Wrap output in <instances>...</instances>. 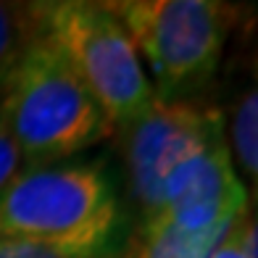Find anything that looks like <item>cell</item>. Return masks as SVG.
<instances>
[{
    "label": "cell",
    "instance_id": "9",
    "mask_svg": "<svg viewBox=\"0 0 258 258\" xmlns=\"http://www.w3.org/2000/svg\"><path fill=\"white\" fill-rule=\"evenodd\" d=\"M24 169H27V163L21 158V150H19L16 140L3 119V111H0V195L6 192V187Z\"/></svg>",
    "mask_w": 258,
    "mask_h": 258
},
{
    "label": "cell",
    "instance_id": "12",
    "mask_svg": "<svg viewBox=\"0 0 258 258\" xmlns=\"http://www.w3.org/2000/svg\"><path fill=\"white\" fill-rule=\"evenodd\" d=\"M245 253L248 258H258V190L253 201H248V219H245Z\"/></svg>",
    "mask_w": 258,
    "mask_h": 258
},
{
    "label": "cell",
    "instance_id": "8",
    "mask_svg": "<svg viewBox=\"0 0 258 258\" xmlns=\"http://www.w3.org/2000/svg\"><path fill=\"white\" fill-rule=\"evenodd\" d=\"M32 34L34 27L29 19V8H14L0 3V82L16 63Z\"/></svg>",
    "mask_w": 258,
    "mask_h": 258
},
{
    "label": "cell",
    "instance_id": "1",
    "mask_svg": "<svg viewBox=\"0 0 258 258\" xmlns=\"http://www.w3.org/2000/svg\"><path fill=\"white\" fill-rule=\"evenodd\" d=\"M119 224L116 187L100 163L27 166L0 195V237L66 258H100Z\"/></svg>",
    "mask_w": 258,
    "mask_h": 258
},
{
    "label": "cell",
    "instance_id": "6",
    "mask_svg": "<svg viewBox=\"0 0 258 258\" xmlns=\"http://www.w3.org/2000/svg\"><path fill=\"white\" fill-rule=\"evenodd\" d=\"M229 227L192 234V232L174 229L169 224H161V221H143L132 242H129L126 258H211V253L219 248V242L224 240Z\"/></svg>",
    "mask_w": 258,
    "mask_h": 258
},
{
    "label": "cell",
    "instance_id": "3",
    "mask_svg": "<svg viewBox=\"0 0 258 258\" xmlns=\"http://www.w3.org/2000/svg\"><path fill=\"white\" fill-rule=\"evenodd\" d=\"M27 8L34 32L72 66V72L108 116L113 132H124L150 108L156 100L153 85L121 21L105 3L58 0Z\"/></svg>",
    "mask_w": 258,
    "mask_h": 258
},
{
    "label": "cell",
    "instance_id": "5",
    "mask_svg": "<svg viewBox=\"0 0 258 258\" xmlns=\"http://www.w3.org/2000/svg\"><path fill=\"white\" fill-rule=\"evenodd\" d=\"M221 135H227L221 113L187 98H156L135 124L124 129L129 184L143 221L158 214L179 174Z\"/></svg>",
    "mask_w": 258,
    "mask_h": 258
},
{
    "label": "cell",
    "instance_id": "2",
    "mask_svg": "<svg viewBox=\"0 0 258 258\" xmlns=\"http://www.w3.org/2000/svg\"><path fill=\"white\" fill-rule=\"evenodd\" d=\"M0 111L27 166L61 163L113 135L95 98L37 32L0 82Z\"/></svg>",
    "mask_w": 258,
    "mask_h": 258
},
{
    "label": "cell",
    "instance_id": "7",
    "mask_svg": "<svg viewBox=\"0 0 258 258\" xmlns=\"http://www.w3.org/2000/svg\"><path fill=\"white\" fill-rule=\"evenodd\" d=\"M229 150H234L240 169L253 182V192L258 190V77L242 92L232 111L229 121Z\"/></svg>",
    "mask_w": 258,
    "mask_h": 258
},
{
    "label": "cell",
    "instance_id": "4",
    "mask_svg": "<svg viewBox=\"0 0 258 258\" xmlns=\"http://www.w3.org/2000/svg\"><path fill=\"white\" fill-rule=\"evenodd\" d=\"M132 40L161 100L206 85L221 61L232 8L216 0H119L105 3ZM150 82V85H153Z\"/></svg>",
    "mask_w": 258,
    "mask_h": 258
},
{
    "label": "cell",
    "instance_id": "10",
    "mask_svg": "<svg viewBox=\"0 0 258 258\" xmlns=\"http://www.w3.org/2000/svg\"><path fill=\"white\" fill-rule=\"evenodd\" d=\"M245 219H248V208L229 227V232L219 242V248L211 253V258H248V253H245Z\"/></svg>",
    "mask_w": 258,
    "mask_h": 258
},
{
    "label": "cell",
    "instance_id": "11",
    "mask_svg": "<svg viewBox=\"0 0 258 258\" xmlns=\"http://www.w3.org/2000/svg\"><path fill=\"white\" fill-rule=\"evenodd\" d=\"M0 258H66V255L40 248V245H32V242L0 237Z\"/></svg>",
    "mask_w": 258,
    "mask_h": 258
}]
</instances>
